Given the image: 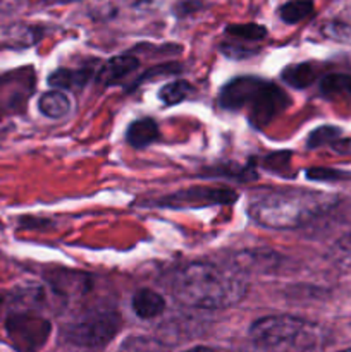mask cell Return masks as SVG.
I'll return each instance as SVG.
<instances>
[{
  "mask_svg": "<svg viewBox=\"0 0 351 352\" xmlns=\"http://www.w3.org/2000/svg\"><path fill=\"white\" fill-rule=\"evenodd\" d=\"M250 337L265 349L291 347L296 351H312L320 344V329L303 318L289 315L265 316L250 329Z\"/></svg>",
  "mask_w": 351,
  "mask_h": 352,
  "instance_id": "obj_4",
  "label": "cell"
},
{
  "mask_svg": "<svg viewBox=\"0 0 351 352\" xmlns=\"http://www.w3.org/2000/svg\"><path fill=\"white\" fill-rule=\"evenodd\" d=\"M186 352H222L219 349H213V347H205V346H200V347H193V349L186 351Z\"/></svg>",
  "mask_w": 351,
  "mask_h": 352,
  "instance_id": "obj_23",
  "label": "cell"
},
{
  "mask_svg": "<svg viewBox=\"0 0 351 352\" xmlns=\"http://www.w3.org/2000/svg\"><path fill=\"white\" fill-rule=\"evenodd\" d=\"M227 34L231 36H236L240 40H262V38L267 34V30L264 26H258V24H233V26L227 28Z\"/></svg>",
  "mask_w": 351,
  "mask_h": 352,
  "instance_id": "obj_17",
  "label": "cell"
},
{
  "mask_svg": "<svg viewBox=\"0 0 351 352\" xmlns=\"http://www.w3.org/2000/svg\"><path fill=\"white\" fill-rule=\"evenodd\" d=\"M219 103L229 110L248 107L251 122L264 127L288 107L289 100L286 93L272 82L258 78H237L224 86Z\"/></svg>",
  "mask_w": 351,
  "mask_h": 352,
  "instance_id": "obj_3",
  "label": "cell"
},
{
  "mask_svg": "<svg viewBox=\"0 0 351 352\" xmlns=\"http://www.w3.org/2000/svg\"><path fill=\"white\" fill-rule=\"evenodd\" d=\"M127 143L131 144L136 150H141V148H147L148 144L155 143L158 140V126L153 119H138L127 127L126 133Z\"/></svg>",
  "mask_w": 351,
  "mask_h": 352,
  "instance_id": "obj_10",
  "label": "cell"
},
{
  "mask_svg": "<svg viewBox=\"0 0 351 352\" xmlns=\"http://www.w3.org/2000/svg\"><path fill=\"white\" fill-rule=\"evenodd\" d=\"M193 91L191 85L186 81H172L167 82L164 88L158 93V98L164 102V105H176V103H181L182 100H186L189 96V93Z\"/></svg>",
  "mask_w": 351,
  "mask_h": 352,
  "instance_id": "obj_16",
  "label": "cell"
},
{
  "mask_svg": "<svg viewBox=\"0 0 351 352\" xmlns=\"http://www.w3.org/2000/svg\"><path fill=\"white\" fill-rule=\"evenodd\" d=\"M38 107H40V112L43 116L50 117V119H62L64 116H67L71 102L64 91L54 89V91H47L41 95Z\"/></svg>",
  "mask_w": 351,
  "mask_h": 352,
  "instance_id": "obj_11",
  "label": "cell"
},
{
  "mask_svg": "<svg viewBox=\"0 0 351 352\" xmlns=\"http://www.w3.org/2000/svg\"><path fill=\"white\" fill-rule=\"evenodd\" d=\"M17 3V0H0V14L9 12L10 9H14Z\"/></svg>",
  "mask_w": 351,
  "mask_h": 352,
  "instance_id": "obj_22",
  "label": "cell"
},
{
  "mask_svg": "<svg viewBox=\"0 0 351 352\" xmlns=\"http://www.w3.org/2000/svg\"><path fill=\"white\" fill-rule=\"evenodd\" d=\"M320 91L329 98L336 96H350L351 98V76L329 74L320 81Z\"/></svg>",
  "mask_w": 351,
  "mask_h": 352,
  "instance_id": "obj_13",
  "label": "cell"
},
{
  "mask_svg": "<svg viewBox=\"0 0 351 352\" xmlns=\"http://www.w3.org/2000/svg\"><path fill=\"white\" fill-rule=\"evenodd\" d=\"M313 12V2L312 0H291V2L284 3L279 10V16L284 23L296 24L308 17Z\"/></svg>",
  "mask_w": 351,
  "mask_h": 352,
  "instance_id": "obj_15",
  "label": "cell"
},
{
  "mask_svg": "<svg viewBox=\"0 0 351 352\" xmlns=\"http://www.w3.org/2000/svg\"><path fill=\"white\" fill-rule=\"evenodd\" d=\"M236 199V192L231 189H210L195 188L186 189L178 195L167 196L160 199V206H209V205H227Z\"/></svg>",
  "mask_w": 351,
  "mask_h": 352,
  "instance_id": "obj_7",
  "label": "cell"
},
{
  "mask_svg": "<svg viewBox=\"0 0 351 352\" xmlns=\"http://www.w3.org/2000/svg\"><path fill=\"white\" fill-rule=\"evenodd\" d=\"M308 179H315V181H341L346 179L348 174L339 170H332V168H310L306 172Z\"/></svg>",
  "mask_w": 351,
  "mask_h": 352,
  "instance_id": "obj_20",
  "label": "cell"
},
{
  "mask_svg": "<svg viewBox=\"0 0 351 352\" xmlns=\"http://www.w3.org/2000/svg\"><path fill=\"white\" fill-rule=\"evenodd\" d=\"M339 198L329 192L308 189H281L255 196L248 206V215L265 229H298L329 213Z\"/></svg>",
  "mask_w": 351,
  "mask_h": 352,
  "instance_id": "obj_2",
  "label": "cell"
},
{
  "mask_svg": "<svg viewBox=\"0 0 351 352\" xmlns=\"http://www.w3.org/2000/svg\"><path fill=\"white\" fill-rule=\"evenodd\" d=\"M332 258L339 267L351 270V232L341 237L332 248Z\"/></svg>",
  "mask_w": 351,
  "mask_h": 352,
  "instance_id": "obj_19",
  "label": "cell"
},
{
  "mask_svg": "<svg viewBox=\"0 0 351 352\" xmlns=\"http://www.w3.org/2000/svg\"><path fill=\"white\" fill-rule=\"evenodd\" d=\"M165 309V301L160 294L150 289H140L133 296V311L136 313L138 318L151 320L162 315Z\"/></svg>",
  "mask_w": 351,
  "mask_h": 352,
  "instance_id": "obj_9",
  "label": "cell"
},
{
  "mask_svg": "<svg viewBox=\"0 0 351 352\" xmlns=\"http://www.w3.org/2000/svg\"><path fill=\"white\" fill-rule=\"evenodd\" d=\"M119 329L120 318L116 311L95 309L65 325L62 336L71 346L83 347V349H100L116 337Z\"/></svg>",
  "mask_w": 351,
  "mask_h": 352,
  "instance_id": "obj_5",
  "label": "cell"
},
{
  "mask_svg": "<svg viewBox=\"0 0 351 352\" xmlns=\"http://www.w3.org/2000/svg\"><path fill=\"white\" fill-rule=\"evenodd\" d=\"M341 136V131L337 127L332 126H323L319 127L317 131H313L308 138V148H319L323 146V144H334V141L339 140Z\"/></svg>",
  "mask_w": 351,
  "mask_h": 352,
  "instance_id": "obj_18",
  "label": "cell"
},
{
  "mask_svg": "<svg viewBox=\"0 0 351 352\" xmlns=\"http://www.w3.org/2000/svg\"><path fill=\"white\" fill-rule=\"evenodd\" d=\"M50 323L33 313H16L6 322V333L17 351L33 352L40 349L50 336Z\"/></svg>",
  "mask_w": 351,
  "mask_h": 352,
  "instance_id": "obj_6",
  "label": "cell"
},
{
  "mask_svg": "<svg viewBox=\"0 0 351 352\" xmlns=\"http://www.w3.org/2000/svg\"><path fill=\"white\" fill-rule=\"evenodd\" d=\"M167 285L181 305L198 309L231 308L248 292V284L243 277L202 261L172 272Z\"/></svg>",
  "mask_w": 351,
  "mask_h": 352,
  "instance_id": "obj_1",
  "label": "cell"
},
{
  "mask_svg": "<svg viewBox=\"0 0 351 352\" xmlns=\"http://www.w3.org/2000/svg\"><path fill=\"white\" fill-rule=\"evenodd\" d=\"M317 78H319V69L313 64L289 65V67L282 72V79H284L289 86H292V88H306V86L312 85Z\"/></svg>",
  "mask_w": 351,
  "mask_h": 352,
  "instance_id": "obj_12",
  "label": "cell"
},
{
  "mask_svg": "<svg viewBox=\"0 0 351 352\" xmlns=\"http://www.w3.org/2000/svg\"><path fill=\"white\" fill-rule=\"evenodd\" d=\"M343 352H351V349H346V351H343Z\"/></svg>",
  "mask_w": 351,
  "mask_h": 352,
  "instance_id": "obj_24",
  "label": "cell"
},
{
  "mask_svg": "<svg viewBox=\"0 0 351 352\" xmlns=\"http://www.w3.org/2000/svg\"><path fill=\"white\" fill-rule=\"evenodd\" d=\"M88 81V74L83 71H71V69H57L54 74H50L48 82L55 88L78 89Z\"/></svg>",
  "mask_w": 351,
  "mask_h": 352,
  "instance_id": "obj_14",
  "label": "cell"
},
{
  "mask_svg": "<svg viewBox=\"0 0 351 352\" xmlns=\"http://www.w3.org/2000/svg\"><path fill=\"white\" fill-rule=\"evenodd\" d=\"M332 148L337 153H351V140L337 141V143L332 144Z\"/></svg>",
  "mask_w": 351,
  "mask_h": 352,
  "instance_id": "obj_21",
  "label": "cell"
},
{
  "mask_svg": "<svg viewBox=\"0 0 351 352\" xmlns=\"http://www.w3.org/2000/svg\"><path fill=\"white\" fill-rule=\"evenodd\" d=\"M140 65L136 57L133 55H119V57H112L110 60H107V64L100 69L98 82L102 86H112L116 82H119L120 79L127 78L134 69Z\"/></svg>",
  "mask_w": 351,
  "mask_h": 352,
  "instance_id": "obj_8",
  "label": "cell"
}]
</instances>
